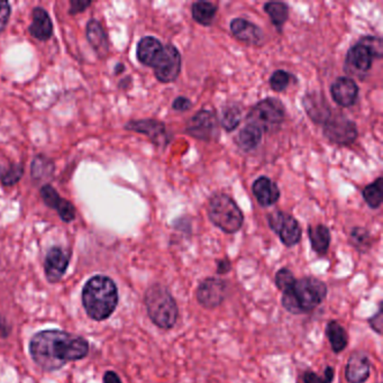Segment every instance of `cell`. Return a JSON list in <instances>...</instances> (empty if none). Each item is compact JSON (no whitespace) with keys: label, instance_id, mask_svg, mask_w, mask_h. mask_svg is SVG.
I'll list each match as a JSON object with an SVG mask.
<instances>
[{"label":"cell","instance_id":"obj_1","mask_svg":"<svg viewBox=\"0 0 383 383\" xmlns=\"http://www.w3.org/2000/svg\"><path fill=\"white\" fill-rule=\"evenodd\" d=\"M89 353V344L81 336L58 329L39 332L30 341V354L44 371H56L69 362L78 361Z\"/></svg>","mask_w":383,"mask_h":383},{"label":"cell","instance_id":"obj_2","mask_svg":"<svg viewBox=\"0 0 383 383\" xmlns=\"http://www.w3.org/2000/svg\"><path fill=\"white\" fill-rule=\"evenodd\" d=\"M82 305L94 320H105L113 315L118 305V289L113 279L95 275L82 289Z\"/></svg>","mask_w":383,"mask_h":383},{"label":"cell","instance_id":"obj_3","mask_svg":"<svg viewBox=\"0 0 383 383\" xmlns=\"http://www.w3.org/2000/svg\"><path fill=\"white\" fill-rule=\"evenodd\" d=\"M327 296V286L315 277L296 279L290 288L282 292L281 303L288 313L308 314L320 305Z\"/></svg>","mask_w":383,"mask_h":383},{"label":"cell","instance_id":"obj_4","mask_svg":"<svg viewBox=\"0 0 383 383\" xmlns=\"http://www.w3.org/2000/svg\"><path fill=\"white\" fill-rule=\"evenodd\" d=\"M147 315L154 325L171 329L178 320L179 309L171 292L162 284H153L144 296Z\"/></svg>","mask_w":383,"mask_h":383},{"label":"cell","instance_id":"obj_5","mask_svg":"<svg viewBox=\"0 0 383 383\" xmlns=\"http://www.w3.org/2000/svg\"><path fill=\"white\" fill-rule=\"evenodd\" d=\"M208 217L216 227L227 234L239 232L244 216L237 203L225 194H214L209 200Z\"/></svg>","mask_w":383,"mask_h":383},{"label":"cell","instance_id":"obj_6","mask_svg":"<svg viewBox=\"0 0 383 383\" xmlns=\"http://www.w3.org/2000/svg\"><path fill=\"white\" fill-rule=\"evenodd\" d=\"M284 106L280 100L267 98L256 103L246 117V124L256 126L263 133L275 131L284 120Z\"/></svg>","mask_w":383,"mask_h":383},{"label":"cell","instance_id":"obj_7","mask_svg":"<svg viewBox=\"0 0 383 383\" xmlns=\"http://www.w3.org/2000/svg\"><path fill=\"white\" fill-rule=\"evenodd\" d=\"M378 58L369 44L363 39L358 41L349 50L345 58V73L363 78L372 68L373 58Z\"/></svg>","mask_w":383,"mask_h":383},{"label":"cell","instance_id":"obj_8","mask_svg":"<svg viewBox=\"0 0 383 383\" xmlns=\"http://www.w3.org/2000/svg\"><path fill=\"white\" fill-rule=\"evenodd\" d=\"M324 135L329 142L346 146L358 139V128L356 123L343 115L331 116L324 123Z\"/></svg>","mask_w":383,"mask_h":383},{"label":"cell","instance_id":"obj_9","mask_svg":"<svg viewBox=\"0 0 383 383\" xmlns=\"http://www.w3.org/2000/svg\"><path fill=\"white\" fill-rule=\"evenodd\" d=\"M269 226L286 246L297 245L301 239L299 222L291 215L284 211H273L268 216Z\"/></svg>","mask_w":383,"mask_h":383},{"label":"cell","instance_id":"obj_10","mask_svg":"<svg viewBox=\"0 0 383 383\" xmlns=\"http://www.w3.org/2000/svg\"><path fill=\"white\" fill-rule=\"evenodd\" d=\"M153 70L156 78L162 84H170L177 80L181 70V56L178 49L172 44L165 45Z\"/></svg>","mask_w":383,"mask_h":383},{"label":"cell","instance_id":"obj_11","mask_svg":"<svg viewBox=\"0 0 383 383\" xmlns=\"http://www.w3.org/2000/svg\"><path fill=\"white\" fill-rule=\"evenodd\" d=\"M227 281L207 278L201 281L196 291L198 303L205 309H215L222 305L227 294Z\"/></svg>","mask_w":383,"mask_h":383},{"label":"cell","instance_id":"obj_12","mask_svg":"<svg viewBox=\"0 0 383 383\" xmlns=\"http://www.w3.org/2000/svg\"><path fill=\"white\" fill-rule=\"evenodd\" d=\"M70 252L60 246L51 247L46 253L44 262L45 277L50 284H56L61 280L69 267Z\"/></svg>","mask_w":383,"mask_h":383},{"label":"cell","instance_id":"obj_13","mask_svg":"<svg viewBox=\"0 0 383 383\" xmlns=\"http://www.w3.org/2000/svg\"><path fill=\"white\" fill-rule=\"evenodd\" d=\"M217 128V120L211 111H200L192 117L186 127L187 133L194 139L211 141Z\"/></svg>","mask_w":383,"mask_h":383},{"label":"cell","instance_id":"obj_14","mask_svg":"<svg viewBox=\"0 0 383 383\" xmlns=\"http://www.w3.org/2000/svg\"><path fill=\"white\" fill-rule=\"evenodd\" d=\"M39 194L43 203L48 206L49 208L56 211L62 222H71L75 220L77 213L75 206L70 203L69 200L63 199L51 184H44L41 188Z\"/></svg>","mask_w":383,"mask_h":383},{"label":"cell","instance_id":"obj_15","mask_svg":"<svg viewBox=\"0 0 383 383\" xmlns=\"http://www.w3.org/2000/svg\"><path fill=\"white\" fill-rule=\"evenodd\" d=\"M126 131L135 132L146 135L153 144H165L168 142L167 128L163 123L156 120H131L125 125Z\"/></svg>","mask_w":383,"mask_h":383},{"label":"cell","instance_id":"obj_16","mask_svg":"<svg viewBox=\"0 0 383 383\" xmlns=\"http://www.w3.org/2000/svg\"><path fill=\"white\" fill-rule=\"evenodd\" d=\"M370 370L371 363L367 353L356 351L347 360L345 378L349 383H364L370 378Z\"/></svg>","mask_w":383,"mask_h":383},{"label":"cell","instance_id":"obj_17","mask_svg":"<svg viewBox=\"0 0 383 383\" xmlns=\"http://www.w3.org/2000/svg\"><path fill=\"white\" fill-rule=\"evenodd\" d=\"M331 94L337 105L341 107H351L358 99V87L353 79L341 77L336 79L332 84Z\"/></svg>","mask_w":383,"mask_h":383},{"label":"cell","instance_id":"obj_18","mask_svg":"<svg viewBox=\"0 0 383 383\" xmlns=\"http://www.w3.org/2000/svg\"><path fill=\"white\" fill-rule=\"evenodd\" d=\"M230 27L234 37L241 42L258 45L263 41L264 34L261 28L244 18H235L232 20Z\"/></svg>","mask_w":383,"mask_h":383},{"label":"cell","instance_id":"obj_19","mask_svg":"<svg viewBox=\"0 0 383 383\" xmlns=\"http://www.w3.org/2000/svg\"><path fill=\"white\" fill-rule=\"evenodd\" d=\"M303 105L310 120L318 124H324L332 116L331 107L322 94L310 92L303 98Z\"/></svg>","mask_w":383,"mask_h":383},{"label":"cell","instance_id":"obj_20","mask_svg":"<svg viewBox=\"0 0 383 383\" xmlns=\"http://www.w3.org/2000/svg\"><path fill=\"white\" fill-rule=\"evenodd\" d=\"M33 22L28 26V33L31 34L34 39L39 41H48L53 35V23L48 11L43 7H35L33 9Z\"/></svg>","mask_w":383,"mask_h":383},{"label":"cell","instance_id":"obj_21","mask_svg":"<svg viewBox=\"0 0 383 383\" xmlns=\"http://www.w3.org/2000/svg\"><path fill=\"white\" fill-rule=\"evenodd\" d=\"M252 192L256 200L263 207L275 205L280 198V190L275 182L268 177H260L253 184Z\"/></svg>","mask_w":383,"mask_h":383},{"label":"cell","instance_id":"obj_22","mask_svg":"<svg viewBox=\"0 0 383 383\" xmlns=\"http://www.w3.org/2000/svg\"><path fill=\"white\" fill-rule=\"evenodd\" d=\"M163 50V45L156 37H143L137 44V60L146 67L154 68Z\"/></svg>","mask_w":383,"mask_h":383},{"label":"cell","instance_id":"obj_23","mask_svg":"<svg viewBox=\"0 0 383 383\" xmlns=\"http://www.w3.org/2000/svg\"><path fill=\"white\" fill-rule=\"evenodd\" d=\"M86 35L88 42L92 45L100 58H106L109 53V41L103 25L97 20H90L87 24Z\"/></svg>","mask_w":383,"mask_h":383},{"label":"cell","instance_id":"obj_24","mask_svg":"<svg viewBox=\"0 0 383 383\" xmlns=\"http://www.w3.org/2000/svg\"><path fill=\"white\" fill-rule=\"evenodd\" d=\"M308 237L310 239L313 250L320 254L325 256L331 244V232L325 225L309 226Z\"/></svg>","mask_w":383,"mask_h":383},{"label":"cell","instance_id":"obj_25","mask_svg":"<svg viewBox=\"0 0 383 383\" xmlns=\"http://www.w3.org/2000/svg\"><path fill=\"white\" fill-rule=\"evenodd\" d=\"M262 137H263V132L260 128L251 125V124H246L239 131L235 141L241 150L250 152V151L256 149L258 145L261 143Z\"/></svg>","mask_w":383,"mask_h":383},{"label":"cell","instance_id":"obj_26","mask_svg":"<svg viewBox=\"0 0 383 383\" xmlns=\"http://www.w3.org/2000/svg\"><path fill=\"white\" fill-rule=\"evenodd\" d=\"M326 336L331 343L332 350L336 354L343 352L346 349L349 337H347L345 328L339 322L336 320H331L328 322L326 326Z\"/></svg>","mask_w":383,"mask_h":383},{"label":"cell","instance_id":"obj_27","mask_svg":"<svg viewBox=\"0 0 383 383\" xmlns=\"http://www.w3.org/2000/svg\"><path fill=\"white\" fill-rule=\"evenodd\" d=\"M216 13L217 6L208 1H197L192 5V18L200 25H211V23L214 22Z\"/></svg>","mask_w":383,"mask_h":383},{"label":"cell","instance_id":"obj_28","mask_svg":"<svg viewBox=\"0 0 383 383\" xmlns=\"http://www.w3.org/2000/svg\"><path fill=\"white\" fill-rule=\"evenodd\" d=\"M264 11L269 15L275 27L281 30V27L286 24L289 17V7L284 3H267L264 5Z\"/></svg>","mask_w":383,"mask_h":383},{"label":"cell","instance_id":"obj_29","mask_svg":"<svg viewBox=\"0 0 383 383\" xmlns=\"http://www.w3.org/2000/svg\"><path fill=\"white\" fill-rule=\"evenodd\" d=\"M24 175V165L22 163H11L0 165V181L5 187L16 184Z\"/></svg>","mask_w":383,"mask_h":383},{"label":"cell","instance_id":"obj_30","mask_svg":"<svg viewBox=\"0 0 383 383\" xmlns=\"http://www.w3.org/2000/svg\"><path fill=\"white\" fill-rule=\"evenodd\" d=\"M363 198L365 203L372 209H377L380 207L383 201V179L378 178L369 184L363 189Z\"/></svg>","mask_w":383,"mask_h":383},{"label":"cell","instance_id":"obj_31","mask_svg":"<svg viewBox=\"0 0 383 383\" xmlns=\"http://www.w3.org/2000/svg\"><path fill=\"white\" fill-rule=\"evenodd\" d=\"M241 111L239 106L228 105L224 107L220 115V124L227 132L237 130L241 123Z\"/></svg>","mask_w":383,"mask_h":383},{"label":"cell","instance_id":"obj_32","mask_svg":"<svg viewBox=\"0 0 383 383\" xmlns=\"http://www.w3.org/2000/svg\"><path fill=\"white\" fill-rule=\"evenodd\" d=\"M32 177L34 180L42 181V179L49 178L54 171V163L44 156H37L32 163Z\"/></svg>","mask_w":383,"mask_h":383},{"label":"cell","instance_id":"obj_33","mask_svg":"<svg viewBox=\"0 0 383 383\" xmlns=\"http://www.w3.org/2000/svg\"><path fill=\"white\" fill-rule=\"evenodd\" d=\"M350 241L353 246L361 253L367 252L371 247V237L368 230L363 227L353 228Z\"/></svg>","mask_w":383,"mask_h":383},{"label":"cell","instance_id":"obj_34","mask_svg":"<svg viewBox=\"0 0 383 383\" xmlns=\"http://www.w3.org/2000/svg\"><path fill=\"white\" fill-rule=\"evenodd\" d=\"M290 79L291 75H289L284 70H278L273 73L270 78V86L275 92H282L288 88L289 84H290Z\"/></svg>","mask_w":383,"mask_h":383},{"label":"cell","instance_id":"obj_35","mask_svg":"<svg viewBox=\"0 0 383 383\" xmlns=\"http://www.w3.org/2000/svg\"><path fill=\"white\" fill-rule=\"evenodd\" d=\"M294 281L296 278L294 277V273L286 268L279 270L278 272L275 273V286L282 292L290 288L294 284Z\"/></svg>","mask_w":383,"mask_h":383},{"label":"cell","instance_id":"obj_36","mask_svg":"<svg viewBox=\"0 0 383 383\" xmlns=\"http://www.w3.org/2000/svg\"><path fill=\"white\" fill-rule=\"evenodd\" d=\"M334 375H335V370L333 367L326 368L324 377H320L313 371H307L303 377V383H332Z\"/></svg>","mask_w":383,"mask_h":383},{"label":"cell","instance_id":"obj_37","mask_svg":"<svg viewBox=\"0 0 383 383\" xmlns=\"http://www.w3.org/2000/svg\"><path fill=\"white\" fill-rule=\"evenodd\" d=\"M11 7L8 1H0V33L5 31L11 18Z\"/></svg>","mask_w":383,"mask_h":383},{"label":"cell","instance_id":"obj_38","mask_svg":"<svg viewBox=\"0 0 383 383\" xmlns=\"http://www.w3.org/2000/svg\"><path fill=\"white\" fill-rule=\"evenodd\" d=\"M92 5V1H84V0H71L70 1V15L80 14L82 11H86L89 6Z\"/></svg>","mask_w":383,"mask_h":383},{"label":"cell","instance_id":"obj_39","mask_svg":"<svg viewBox=\"0 0 383 383\" xmlns=\"http://www.w3.org/2000/svg\"><path fill=\"white\" fill-rule=\"evenodd\" d=\"M369 324L373 331L378 334L382 333V309H380L375 316L370 318Z\"/></svg>","mask_w":383,"mask_h":383},{"label":"cell","instance_id":"obj_40","mask_svg":"<svg viewBox=\"0 0 383 383\" xmlns=\"http://www.w3.org/2000/svg\"><path fill=\"white\" fill-rule=\"evenodd\" d=\"M192 101L188 98L178 97L173 101L172 107L175 111H186L192 108Z\"/></svg>","mask_w":383,"mask_h":383},{"label":"cell","instance_id":"obj_41","mask_svg":"<svg viewBox=\"0 0 383 383\" xmlns=\"http://www.w3.org/2000/svg\"><path fill=\"white\" fill-rule=\"evenodd\" d=\"M217 264H218V265H217V273H218V275H226V273L231 271V262L228 261L227 258L220 260Z\"/></svg>","mask_w":383,"mask_h":383},{"label":"cell","instance_id":"obj_42","mask_svg":"<svg viewBox=\"0 0 383 383\" xmlns=\"http://www.w3.org/2000/svg\"><path fill=\"white\" fill-rule=\"evenodd\" d=\"M103 383H122L120 377L114 371H107L103 375Z\"/></svg>","mask_w":383,"mask_h":383},{"label":"cell","instance_id":"obj_43","mask_svg":"<svg viewBox=\"0 0 383 383\" xmlns=\"http://www.w3.org/2000/svg\"><path fill=\"white\" fill-rule=\"evenodd\" d=\"M9 328L6 325L5 320L0 318V337H6L8 336Z\"/></svg>","mask_w":383,"mask_h":383},{"label":"cell","instance_id":"obj_44","mask_svg":"<svg viewBox=\"0 0 383 383\" xmlns=\"http://www.w3.org/2000/svg\"><path fill=\"white\" fill-rule=\"evenodd\" d=\"M124 69H125L124 64L118 63L117 64L116 68H115V73H116V75H118V73H122Z\"/></svg>","mask_w":383,"mask_h":383}]
</instances>
